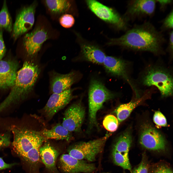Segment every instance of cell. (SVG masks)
Listing matches in <instances>:
<instances>
[{"label": "cell", "instance_id": "f1b7e54d", "mask_svg": "<svg viewBox=\"0 0 173 173\" xmlns=\"http://www.w3.org/2000/svg\"><path fill=\"white\" fill-rule=\"evenodd\" d=\"M11 132L8 129L6 132L0 134V150L8 147L10 145Z\"/></svg>", "mask_w": 173, "mask_h": 173}, {"label": "cell", "instance_id": "cb8c5ba5", "mask_svg": "<svg viewBox=\"0 0 173 173\" xmlns=\"http://www.w3.org/2000/svg\"><path fill=\"white\" fill-rule=\"evenodd\" d=\"M12 27V18L9 11L6 1L5 0L0 11V29L5 30L11 32Z\"/></svg>", "mask_w": 173, "mask_h": 173}, {"label": "cell", "instance_id": "d590c367", "mask_svg": "<svg viewBox=\"0 0 173 173\" xmlns=\"http://www.w3.org/2000/svg\"><path fill=\"white\" fill-rule=\"evenodd\" d=\"M15 164H7L6 163L1 157H0V170L12 167Z\"/></svg>", "mask_w": 173, "mask_h": 173}, {"label": "cell", "instance_id": "9a60e30c", "mask_svg": "<svg viewBox=\"0 0 173 173\" xmlns=\"http://www.w3.org/2000/svg\"><path fill=\"white\" fill-rule=\"evenodd\" d=\"M59 166L60 170L65 173H90L96 168L94 164L78 159L69 154H63L61 156Z\"/></svg>", "mask_w": 173, "mask_h": 173}, {"label": "cell", "instance_id": "9c48e42d", "mask_svg": "<svg viewBox=\"0 0 173 173\" xmlns=\"http://www.w3.org/2000/svg\"><path fill=\"white\" fill-rule=\"evenodd\" d=\"M37 5V2L35 1L29 5L22 7L18 11L12 31L11 37L14 41L32 27Z\"/></svg>", "mask_w": 173, "mask_h": 173}, {"label": "cell", "instance_id": "277c9868", "mask_svg": "<svg viewBox=\"0 0 173 173\" xmlns=\"http://www.w3.org/2000/svg\"><path fill=\"white\" fill-rule=\"evenodd\" d=\"M13 135V150L22 158L33 148L40 147L45 140L40 131L13 125L8 129Z\"/></svg>", "mask_w": 173, "mask_h": 173}, {"label": "cell", "instance_id": "8992f818", "mask_svg": "<svg viewBox=\"0 0 173 173\" xmlns=\"http://www.w3.org/2000/svg\"><path fill=\"white\" fill-rule=\"evenodd\" d=\"M142 82L146 86L156 87L163 97L172 94L173 77L169 72L163 67L153 66L148 68L142 77Z\"/></svg>", "mask_w": 173, "mask_h": 173}, {"label": "cell", "instance_id": "f546056e", "mask_svg": "<svg viewBox=\"0 0 173 173\" xmlns=\"http://www.w3.org/2000/svg\"><path fill=\"white\" fill-rule=\"evenodd\" d=\"M153 119L155 124L158 126L165 127L167 126L166 118L160 111H156L154 115Z\"/></svg>", "mask_w": 173, "mask_h": 173}, {"label": "cell", "instance_id": "8d00e7d4", "mask_svg": "<svg viewBox=\"0 0 173 173\" xmlns=\"http://www.w3.org/2000/svg\"></svg>", "mask_w": 173, "mask_h": 173}, {"label": "cell", "instance_id": "836d02e7", "mask_svg": "<svg viewBox=\"0 0 173 173\" xmlns=\"http://www.w3.org/2000/svg\"><path fill=\"white\" fill-rule=\"evenodd\" d=\"M156 3H158L160 6V8L161 11L165 10L167 6L173 3L172 0H156Z\"/></svg>", "mask_w": 173, "mask_h": 173}, {"label": "cell", "instance_id": "30bf717a", "mask_svg": "<svg viewBox=\"0 0 173 173\" xmlns=\"http://www.w3.org/2000/svg\"><path fill=\"white\" fill-rule=\"evenodd\" d=\"M132 142L130 133L126 131L121 135L114 145L111 153L112 159L116 165L131 172L132 168L129 156Z\"/></svg>", "mask_w": 173, "mask_h": 173}, {"label": "cell", "instance_id": "e0dca14e", "mask_svg": "<svg viewBox=\"0 0 173 173\" xmlns=\"http://www.w3.org/2000/svg\"><path fill=\"white\" fill-rule=\"evenodd\" d=\"M49 75L50 91L52 94L60 93L71 88L79 77L78 73L73 71L62 74L53 71L50 72Z\"/></svg>", "mask_w": 173, "mask_h": 173}, {"label": "cell", "instance_id": "4fadbf2b", "mask_svg": "<svg viewBox=\"0 0 173 173\" xmlns=\"http://www.w3.org/2000/svg\"><path fill=\"white\" fill-rule=\"evenodd\" d=\"M85 111L80 102L74 103L65 111L62 124L69 131L79 132L84 121Z\"/></svg>", "mask_w": 173, "mask_h": 173}, {"label": "cell", "instance_id": "5b68a950", "mask_svg": "<svg viewBox=\"0 0 173 173\" xmlns=\"http://www.w3.org/2000/svg\"><path fill=\"white\" fill-rule=\"evenodd\" d=\"M116 94L108 90L98 79L91 80L89 87V118L90 127L97 125L96 116L98 111L106 101L114 99Z\"/></svg>", "mask_w": 173, "mask_h": 173}, {"label": "cell", "instance_id": "d6986e66", "mask_svg": "<svg viewBox=\"0 0 173 173\" xmlns=\"http://www.w3.org/2000/svg\"><path fill=\"white\" fill-rule=\"evenodd\" d=\"M121 58L106 56L103 65L106 72L113 76L121 77L130 82L127 70V64Z\"/></svg>", "mask_w": 173, "mask_h": 173}, {"label": "cell", "instance_id": "83f0119b", "mask_svg": "<svg viewBox=\"0 0 173 173\" xmlns=\"http://www.w3.org/2000/svg\"><path fill=\"white\" fill-rule=\"evenodd\" d=\"M59 21L60 25L62 27L68 28L73 26L75 20L72 15L67 13L61 16L59 18Z\"/></svg>", "mask_w": 173, "mask_h": 173}, {"label": "cell", "instance_id": "4316f807", "mask_svg": "<svg viewBox=\"0 0 173 173\" xmlns=\"http://www.w3.org/2000/svg\"><path fill=\"white\" fill-rule=\"evenodd\" d=\"M40 147H36L33 148L26 154L23 159L32 163L36 162L39 159V149Z\"/></svg>", "mask_w": 173, "mask_h": 173}, {"label": "cell", "instance_id": "e575fe53", "mask_svg": "<svg viewBox=\"0 0 173 173\" xmlns=\"http://www.w3.org/2000/svg\"><path fill=\"white\" fill-rule=\"evenodd\" d=\"M173 30L170 31L168 33V40L167 49L171 54H173Z\"/></svg>", "mask_w": 173, "mask_h": 173}, {"label": "cell", "instance_id": "7a4b0ae2", "mask_svg": "<svg viewBox=\"0 0 173 173\" xmlns=\"http://www.w3.org/2000/svg\"><path fill=\"white\" fill-rule=\"evenodd\" d=\"M41 72L37 64L26 61L17 72L14 84L7 97L0 104V113L26 98L33 90Z\"/></svg>", "mask_w": 173, "mask_h": 173}, {"label": "cell", "instance_id": "d4e9b609", "mask_svg": "<svg viewBox=\"0 0 173 173\" xmlns=\"http://www.w3.org/2000/svg\"><path fill=\"white\" fill-rule=\"evenodd\" d=\"M119 122L117 117L112 115L106 116L103 121V124L104 128L107 131L113 132L117 129Z\"/></svg>", "mask_w": 173, "mask_h": 173}, {"label": "cell", "instance_id": "44dd1931", "mask_svg": "<svg viewBox=\"0 0 173 173\" xmlns=\"http://www.w3.org/2000/svg\"><path fill=\"white\" fill-rule=\"evenodd\" d=\"M39 152L40 156L46 167L52 171L56 170L58 151L49 143L46 142L40 147Z\"/></svg>", "mask_w": 173, "mask_h": 173}, {"label": "cell", "instance_id": "7c38bea8", "mask_svg": "<svg viewBox=\"0 0 173 173\" xmlns=\"http://www.w3.org/2000/svg\"><path fill=\"white\" fill-rule=\"evenodd\" d=\"M139 142L143 147L150 150L159 151L166 148L163 137L157 130L148 124H144L142 127Z\"/></svg>", "mask_w": 173, "mask_h": 173}, {"label": "cell", "instance_id": "1f68e13d", "mask_svg": "<svg viewBox=\"0 0 173 173\" xmlns=\"http://www.w3.org/2000/svg\"><path fill=\"white\" fill-rule=\"evenodd\" d=\"M3 30L0 29V60L2 59L6 51V48L3 37Z\"/></svg>", "mask_w": 173, "mask_h": 173}, {"label": "cell", "instance_id": "ffe728a7", "mask_svg": "<svg viewBox=\"0 0 173 173\" xmlns=\"http://www.w3.org/2000/svg\"><path fill=\"white\" fill-rule=\"evenodd\" d=\"M43 2L49 12L54 16L67 14L71 12L73 8V2L71 0H45Z\"/></svg>", "mask_w": 173, "mask_h": 173}, {"label": "cell", "instance_id": "d6a6232c", "mask_svg": "<svg viewBox=\"0 0 173 173\" xmlns=\"http://www.w3.org/2000/svg\"><path fill=\"white\" fill-rule=\"evenodd\" d=\"M152 173H173L171 169L167 166H159L155 168Z\"/></svg>", "mask_w": 173, "mask_h": 173}, {"label": "cell", "instance_id": "ba28073f", "mask_svg": "<svg viewBox=\"0 0 173 173\" xmlns=\"http://www.w3.org/2000/svg\"><path fill=\"white\" fill-rule=\"evenodd\" d=\"M111 134L109 133L99 138L74 145L68 149V154L79 160L93 161L96 156L102 152L107 140Z\"/></svg>", "mask_w": 173, "mask_h": 173}, {"label": "cell", "instance_id": "52a82bcc", "mask_svg": "<svg viewBox=\"0 0 173 173\" xmlns=\"http://www.w3.org/2000/svg\"><path fill=\"white\" fill-rule=\"evenodd\" d=\"M86 2L91 11L98 18L119 31H126L129 23L115 10L95 0H86Z\"/></svg>", "mask_w": 173, "mask_h": 173}, {"label": "cell", "instance_id": "3957f363", "mask_svg": "<svg viewBox=\"0 0 173 173\" xmlns=\"http://www.w3.org/2000/svg\"><path fill=\"white\" fill-rule=\"evenodd\" d=\"M55 31L45 18H39L34 28L24 35L20 44L27 56H35L38 54L46 41L54 38Z\"/></svg>", "mask_w": 173, "mask_h": 173}, {"label": "cell", "instance_id": "ac0fdd59", "mask_svg": "<svg viewBox=\"0 0 173 173\" xmlns=\"http://www.w3.org/2000/svg\"><path fill=\"white\" fill-rule=\"evenodd\" d=\"M18 64L11 60H0V88L12 87L16 79Z\"/></svg>", "mask_w": 173, "mask_h": 173}, {"label": "cell", "instance_id": "8fae6325", "mask_svg": "<svg viewBox=\"0 0 173 173\" xmlns=\"http://www.w3.org/2000/svg\"><path fill=\"white\" fill-rule=\"evenodd\" d=\"M156 3V0L128 1L126 11L123 16L128 23L136 19L152 17L154 13Z\"/></svg>", "mask_w": 173, "mask_h": 173}, {"label": "cell", "instance_id": "5bb4252c", "mask_svg": "<svg viewBox=\"0 0 173 173\" xmlns=\"http://www.w3.org/2000/svg\"><path fill=\"white\" fill-rule=\"evenodd\" d=\"M74 90L70 88L60 93L52 94L43 108L47 117L51 118L67 105L74 97L73 94Z\"/></svg>", "mask_w": 173, "mask_h": 173}, {"label": "cell", "instance_id": "603a6c76", "mask_svg": "<svg viewBox=\"0 0 173 173\" xmlns=\"http://www.w3.org/2000/svg\"><path fill=\"white\" fill-rule=\"evenodd\" d=\"M141 100L120 105L115 109L114 112L119 123L124 121L130 115L133 110L140 103Z\"/></svg>", "mask_w": 173, "mask_h": 173}, {"label": "cell", "instance_id": "7402d4cb", "mask_svg": "<svg viewBox=\"0 0 173 173\" xmlns=\"http://www.w3.org/2000/svg\"><path fill=\"white\" fill-rule=\"evenodd\" d=\"M45 140L49 139L70 140L72 136L71 132L59 123L50 129H44L40 131Z\"/></svg>", "mask_w": 173, "mask_h": 173}, {"label": "cell", "instance_id": "4dcf8cb0", "mask_svg": "<svg viewBox=\"0 0 173 173\" xmlns=\"http://www.w3.org/2000/svg\"><path fill=\"white\" fill-rule=\"evenodd\" d=\"M148 164L144 160H142L138 165L132 169L131 173H148Z\"/></svg>", "mask_w": 173, "mask_h": 173}, {"label": "cell", "instance_id": "484cf974", "mask_svg": "<svg viewBox=\"0 0 173 173\" xmlns=\"http://www.w3.org/2000/svg\"><path fill=\"white\" fill-rule=\"evenodd\" d=\"M173 10L172 8L169 13L161 21L160 31L161 32L173 30Z\"/></svg>", "mask_w": 173, "mask_h": 173}, {"label": "cell", "instance_id": "2e32d148", "mask_svg": "<svg viewBox=\"0 0 173 173\" xmlns=\"http://www.w3.org/2000/svg\"><path fill=\"white\" fill-rule=\"evenodd\" d=\"M80 49L81 55L85 60L98 65H103L106 56L103 51L98 45L87 41L76 34Z\"/></svg>", "mask_w": 173, "mask_h": 173}, {"label": "cell", "instance_id": "6da1fadb", "mask_svg": "<svg viewBox=\"0 0 173 173\" xmlns=\"http://www.w3.org/2000/svg\"><path fill=\"white\" fill-rule=\"evenodd\" d=\"M166 41L162 33L149 22L146 21L129 28L119 37L110 39L106 44L158 55L163 52V46Z\"/></svg>", "mask_w": 173, "mask_h": 173}]
</instances>
